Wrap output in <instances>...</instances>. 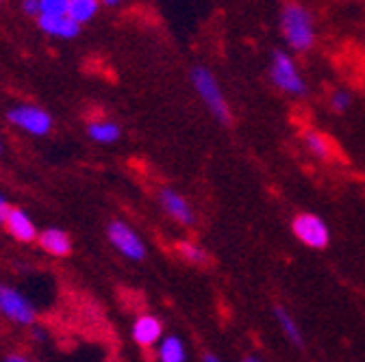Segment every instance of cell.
<instances>
[{
    "label": "cell",
    "mask_w": 365,
    "mask_h": 362,
    "mask_svg": "<svg viewBox=\"0 0 365 362\" xmlns=\"http://www.w3.org/2000/svg\"><path fill=\"white\" fill-rule=\"evenodd\" d=\"M281 33L285 41L298 53H304L315 41V24L313 16L307 7L298 3H287L281 9Z\"/></svg>",
    "instance_id": "cell-1"
},
{
    "label": "cell",
    "mask_w": 365,
    "mask_h": 362,
    "mask_svg": "<svg viewBox=\"0 0 365 362\" xmlns=\"http://www.w3.org/2000/svg\"><path fill=\"white\" fill-rule=\"evenodd\" d=\"M190 80L194 85V89L198 92V96L202 98L205 107L209 109V113L220 122V124H231V109H228V102L220 89L217 78L213 76L211 70H207L205 65H194L190 70Z\"/></svg>",
    "instance_id": "cell-2"
},
{
    "label": "cell",
    "mask_w": 365,
    "mask_h": 362,
    "mask_svg": "<svg viewBox=\"0 0 365 362\" xmlns=\"http://www.w3.org/2000/svg\"><path fill=\"white\" fill-rule=\"evenodd\" d=\"M269 78H272L274 85L281 89V92H285L289 96L304 98L307 92H309V87H307L302 74L298 72L294 59L285 50H281V48H277V50L272 53V59H269Z\"/></svg>",
    "instance_id": "cell-3"
},
{
    "label": "cell",
    "mask_w": 365,
    "mask_h": 362,
    "mask_svg": "<svg viewBox=\"0 0 365 362\" xmlns=\"http://www.w3.org/2000/svg\"><path fill=\"white\" fill-rule=\"evenodd\" d=\"M292 233L294 237L311 247V250H324L329 243H331V230L329 225L324 223L322 217L317 215H311V213H300L294 217L292 221Z\"/></svg>",
    "instance_id": "cell-4"
},
{
    "label": "cell",
    "mask_w": 365,
    "mask_h": 362,
    "mask_svg": "<svg viewBox=\"0 0 365 362\" xmlns=\"http://www.w3.org/2000/svg\"><path fill=\"white\" fill-rule=\"evenodd\" d=\"M107 237L113 243V247L124 254L130 260H144L146 258V245L135 230H130L124 221H111L107 225Z\"/></svg>",
    "instance_id": "cell-5"
},
{
    "label": "cell",
    "mask_w": 365,
    "mask_h": 362,
    "mask_svg": "<svg viewBox=\"0 0 365 362\" xmlns=\"http://www.w3.org/2000/svg\"><path fill=\"white\" fill-rule=\"evenodd\" d=\"M9 122L24 128L26 132L31 134H46L51 128H53V117L41 111L39 107H29V105H22V107H16L7 113Z\"/></svg>",
    "instance_id": "cell-6"
},
{
    "label": "cell",
    "mask_w": 365,
    "mask_h": 362,
    "mask_svg": "<svg viewBox=\"0 0 365 362\" xmlns=\"http://www.w3.org/2000/svg\"><path fill=\"white\" fill-rule=\"evenodd\" d=\"M3 314L9 316L14 324H20V326H33L35 324V308L16 289L3 287Z\"/></svg>",
    "instance_id": "cell-7"
},
{
    "label": "cell",
    "mask_w": 365,
    "mask_h": 362,
    "mask_svg": "<svg viewBox=\"0 0 365 362\" xmlns=\"http://www.w3.org/2000/svg\"><path fill=\"white\" fill-rule=\"evenodd\" d=\"M159 202H161L163 211L172 219H176L178 223H182V225H194L196 223V213H194L192 204L185 198H182L180 193H176L174 189L163 187L159 191Z\"/></svg>",
    "instance_id": "cell-8"
},
{
    "label": "cell",
    "mask_w": 365,
    "mask_h": 362,
    "mask_svg": "<svg viewBox=\"0 0 365 362\" xmlns=\"http://www.w3.org/2000/svg\"><path fill=\"white\" fill-rule=\"evenodd\" d=\"M5 225H7V230L11 233V237L22 241V243H29V241H33L37 237L33 219L22 208L9 206L7 217H5Z\"/></svg>",
    "instance_id": "cell-9"
},
{
    "label": "cell",
    "mask_w": 365,
    "mask_h": 362,
    "mask_svg": "<svg viewBox=\"0 0 365 362\" xmlns=\"http://www.w3.org/2000/svg\"><path fill=\"white\" fill-rule=\"evenodd\" d=\"M37 26L43 33L61 37V39H72L81 33V24H76L68 14L66 16H39Z\"/></svg>",
    "instance_id": "cell-10"
},
{
    "label": "cell",
    "mask_w": 365,
    "mask_h": 362,
    "mask_svg": "<svg viewBox=\"0 0 365 362\" xmlns=\"http://www.w3.org/2000/svg\"><path fill=\"white\" fill-rule=\"evenodd\" d=\"M161 332H163V326L157 316L144 314L133 326V341L140 347H153L161 339Z\"/></svg>",
    "instance_id": "cell-11"
},
{
    "label": "cell",
    "mask_w": 365,
    "mask_h": 362,
    "mask_svg": "<svg viewBox=\"0 0 365 362\" xmlns=\"http://www.w3.org/2000/svg\"><path fill=\"white\" fill-rule=\"evenodd\" d=\"M39 245L53 254V256H68L72 252V241L70 237L63 233V230H57V228H48V230H43L39 235Z\"/></svg>",
    "instance_id": "cell-12"
},
{
    "label": "cell",
    "mask_w": 365,
    "mask_h": 362,
    "mask_svg": "<svg viewBox=\"0 0 365 362\" xmlns=\"http://www.w3.org/2000/svg\"><path fill=\"white\" fill-rule=\"evenodd\" d=\"M302 142H304L307 150H309L315 159H322V161H329V159H331L333 146H331V142L324 137L322 132H317V130H304Z\"/></svg>",
    "instance_id": "cell-13"
},
{
    "label": "cell",
    "mask_w": 365,
    "mask_h": 362,
    "mask_svg": "<svg viewBox=\"0 0 365 362\" xmlns=\"http://www.w3.org/2000/svg\"><path fill=\"white\" fill-rule=\"evenodd\" d=\"M87 134L98 144H113L122 137V130L113 122H91L87 126Z\"/></svg>",
    "instance_id": "cell-14"
},
{
    "label": "cell",
    "mask_w": 365,
    "mask_h": 362,
    "mask_svg": "<svg viewBox=\"0 0 365 362\" xmlns=\"http://www.w3.org/2000/svg\"><path fill=\"white\" fill-rule=\"evenodd\" d=\"M159 362H185L187 351L178 336H168L159 343Z\"/></svg>",
    "instance_id": "cell-15"
},
{
    "label": "cell",
    "mask_w": 365,
    "mask_h": 362,
    "mask_svg": "<svg viewBox=\"0 0 365 362\" xmlns=\"http://www.w3.org/2000/svg\"><path fill=\"white\" fill-rule=\"evenodd\" d=\"M274 319L279 321V326H281V330L285 332V336L296 345V347H302L304 345V339H302V332H300V328L296 326V321H294V316L283 308V306H277L274 308Z\"/></svg>",
    "instance_id": "cell-16"
},
{
    "label": "cell",
    "mask_w": 365,
    "mask_h": 362,
    "mask_svg": "<svg viewBox=\"0 0 365 362\" xmlns=\"http://www.w3.org/2000/svg\"><path fill=\"white\" fill-rule=\"evenodd\" d=\"M98 7L101 3H96V0H68V16L76 24H83L98 14Z\"/></svg>",
    "instance_id": "cell-17"
},
{
    "label": "cell",
    "mask_w": 365,
    "mask_h": 362,
    "mask_svg": "<svg viewBox=\"0 0 365 362\" xmlns=\"http://www.w3.org/2000/svg\"><path fill=\"white\" fill-rule=\"evenodd\" d=\"M176 252L182 258H185L187 262H194V265H205L209 260L207 252L198 243H194V241H178L176 243Z\"/></svg>",
    "instance_id": "cell-18"
},
{
    "label": "cell",
    "mask_w": 365,
    "mask_h": 362,
    "mask_svg": "<svg viewBox=\"0 0 365 362\" xmlns=\"http://www.w3.org/2000/svg\"><path fill=\"white\" fill-rule=\"evenodd\" d=\"M68 0H39V16H66Z\"/></svg>",
    "instance_id": "cell-19"
},
{
    "label": "cell",
    "mask_w": 365,
    "mask_h": 362,
    "mask_svg": "<svg viewBox=\"0 0 365 362\" xmlns=\"http://www.w3.org/2000/svg\"><path fill=\"white\" fill-rule=\"evenodd\" d=\"M352 105V96L348 92H344V89H339V92H335L331 96V109L335 113H346Z\"/></svg>",
    "instance_id": "cell-20"
},
{
    "label": "cell",
    "mask_w": 365,
    "mask_h": 362,
    "mask_svg": "<svg viewBox=\"0 0 365 362\" xmlns=\"http://www.w3.org/2000/svg\"><path fill=\"white\" fill-rule=\"evenodd\" d=\"M22 9H24L29 16H37V18H39V0H24V3H22Z\"/></svg>",
    "instance_id": "cell-21"
},
{
    "label": "cell",
    "mask_w": 365,
    "mask_h": 362,
    "mask_svg": "<svg viewBox=\"0 0 365 362\" xmlns=\"http://www.w3.org/2000/svg\"><path fill=\"white\" fill-rule=\"evenodd\" d=\"M7 211H9V204H7V200L3 198V193H0V223H5Z\"/></svg>",
    "instance_id": "cell-22"
},
{
    "label": "cell",
    "mask_w": 365,
    "mask_h": 362,
    "mask_svg": "<svg viewBox=\"0 0 365 362\" xmlns=\"http://www.w3.org/2000/svg\"><path fill=\"white\" fill-rule=\"evenodd\" d=\"M5 362H33V360H29V358L22 356V353H9V356L5 358Z\"/></svg>",
    "instance_id": "cell-23"
},
{
    "label": "cell",
    "mask_w": 365,
    "mask_h": 362,
    "mask_svg": "<svg viewBox=\"0 0 365 362\" xmlns=\"http://www.w3.org/2000/svg\"><path fill=\"white\" fill-rule=\"evenodd\" d=\"M202 362H222V360H220L215 353H209V351H207V353L202 356Z\"/></svg>",
    "instance_id": "cell-24"
},
{
    "label": "cell",
    "mask_w": 365,
    "mask_h": 362,
    "mask_svg": "<svg viewBox=\"0 0 365 362\" xmlns=\"http://www.w3.org/2000/svg\"><path fill=\"white\" fill-rule=\"evenodd\" d=\"M33 336H35V339H39V341H41V339H43V332H41V330H39V328H37V326H33Z\"/></svg>",
    "instance_id": "cell-25"
},
{
    "label": "cell",
    "mask_w": 365,
    "mask_h": 362,
    "mask_svg": "<svg viewBox=\"0 0 365 362\" xmlns=\"http://www.w3.org/2000/svg\"><path fill=\"white\" fill-rule=\"evenodd\" d=\"M103 5H105V7H118L120 3H118V0H105Z\"/></svg>",
    "instance_id": "cell-26"
},
{
    "label": "cell",
    "mask_w": 365,
    "mask_h": 362,
    "mask_svg": "<svg viewBox=\"0 0 365 362\" xmlns=\"http://www.w3.org/2000/svg\"><path fill=\"white\" fill-rule=\"evenodd\" d=\"M0 312H3V287H0Z\"/></svg>",
    "instance_id": "cell-27"
},
{
    "label": "cell",
    "mask_w": 365,
    "mask_h": 362,
    "mask_svg": "<svg viewBox=\"0 0 365 362\" xmlns=\"http://www.w3.org/2000/svg\"><path fill=\"white\" fill-rule=\"evenodd\" d=\"M244 362H261V360H257V358H246Z\"/></svg>",
    "instance_id": "cell-28"
},
{
    "label": "cell",
    "mask_w": 365,
    "mask_h": 362,
    "mask_svg": "<svg viewBox=\"0 0 365 362\" xmlns=\"http://www.w3.org/2000/svg\"><path fill=\"white\" fill-rule=\"evenodd\" d=\"M0 152H3V146H0Z\"/></svg>",
    "instance_id": "cell-29"
}]
</instances>
